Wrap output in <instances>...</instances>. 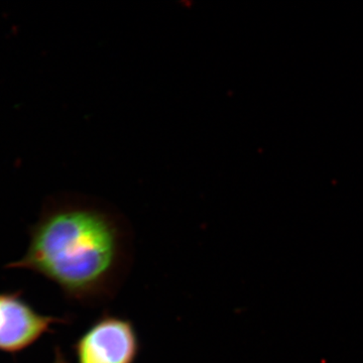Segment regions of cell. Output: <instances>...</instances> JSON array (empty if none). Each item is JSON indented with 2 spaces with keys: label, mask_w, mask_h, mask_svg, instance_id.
<instances>
[{
  "label": "cell",
  "mask_w": 363,
  "mask_h": 363,
  "mask_svg": "<svg viewBox=\"0 0 363 363\" xmlns=\"http://www.w3.org/2000/svg\"><path fill=\"white\" fill-rule=\"evenodd\" d=\"M142 343L128 318L104 312L73 345L76 363H135Z\"/></svg>",
  "instance_id": "2"
},
{
  "label": "cell",
  "mask_w": 363,
  "mask_h": 363,
  "mask_svg": "<svg viewBox=\"0 0 363 363\" xmlns=\"http://www.w3.org/2000/svg\"><path fill=\"white\" fill-rule=\"evenodd\" d=\"M68 322L37 311L21 292H0V352H23L54 331L55 325Z\"/></svg>",
  "instance_id": "3"
},
{
  "label": "cell",
  "mask_w": 363,
  "mask_h": 363,
  "mask_svg": "<svg viewBox=\"0 0 363 363\" xmlns=\"http://www.w3.org/2000/svg\"><path fill=\"white\" fill-rule=\"evenodd\" d=\"M52 363H70L60 346L55 347L54 359Z\"/></svg>",
  "instance_id": "4"
},
{
  "label": "cell",
  "mask_w": 363,
  "mask_h": 363,
  "mask_svg": "<svg viewBox=\"0 0 363 363\" xmlns=\"http://www.w3.org/2000/svg\"><path fill=\"white\" fill-rule=\"evenodd\" d=\"M133 259L130 236L116 219L70 206L45 213L30 230L25 255L6 267L35 272L70 302L95 307L116 298Z\"/></svg>",
  "instance_id": "1"
}]
</instances>
